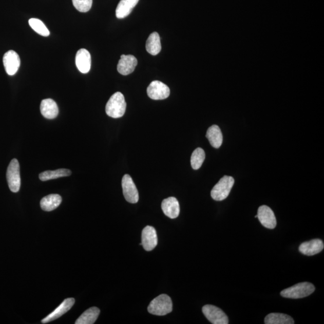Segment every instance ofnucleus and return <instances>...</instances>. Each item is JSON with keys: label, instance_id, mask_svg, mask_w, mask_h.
Wrapping results in <instances>:
<instances>
[{"label": "nucleus", "instance_id": "nucleus-5", "mask_svg": "<svg viewBox=\"0 0 324 324\" xmlns=\"http://www.w3.org/2000/svg\"><path fill=\"white\" fill-rule=\"evenodd\" d=\"M10 190L13 193L18 192L21 187L20 166L18 160L13 159L8 166L6 174Z\"/></svg>", "mask_w": 324, "mask_h": 324}, {"label": "nucleus", "instance_id": "nucleus-3", "mask_svg": "<svg viewBox=\"0 0 324 324\" xmlns=\"http://www.w3.org/2000/svg\"><path fill=\"white\" fill-rule=\"evenodd\" d=\"M315 290V288L312 283L302 282L287 288L281 292L280 294L284 298L298 299L309 296Z\"/></svg>", "mask_w": 324, "mask_h": 324}, {"label": "nucleus", "instance_id": "nucleus-10", "mask_svg": "<svg viewBox=\"0 0 324 324\" xmlns=\"http://www.w3.org/2000/svg\"><path fill=\"white\" fill-rule=\"evenodd\" d=\"M3 60L6 73L10 76L15 74L21 65V60L18 54L13 50H10L3 56Z\"/></svg>", "mask_w": 324, "mask_h": 324}, {"label": "nucleus", "instance_id": "nucleus-28", "mask_svg": "<svg viewBox=\"0 0 324 324\" xmlns=\"http://www.w3.org/2000/svg\"><path fill=\"white\" fill-rule=\"evenodd\" d=\"M255 218H258L257 215L255 216Z\"/></svg>", "mask_w": 324, "mask_h": 324}, {"label": "nucleus", "instance_id": "nucleus-19", "mask_svg": "<svg viewBox=\"0 0 324 324\" xmlns=\"http://www.w3.org/2000/svg\"><path fill=\"white\" fill-rule=\"evenodd\" d=\"M206 137L214 148H219L222 144L223 135L218 126L213 125L209 127L206 131Z\"/></svg>", "mask_w": 324, "mask_h": 324}, {"label": "nucleus", "instance_id": "nucleus-23", "mask_svg": "<svg viewBox=\"0 0 324 324\" xmlns=\"http://www.w3.org/2000/svg\"><path fill=\"white\" fill-rule=\"evenodd\" d=\"M100 310L96 307H92L85 311L76 320V324L94 323L100 315Z\"/></svg>", "mask_w": 324, "mask_h": 324}, {"label": "nucleus", "instance_id": "nucleus-12", "mask_svg": "<svg viewBox=\"0 0 324 324\" xmlns=\"http://www.w3.org/2000/svg\"><path fill=\"white\" fill-rule=\"evenodd\" d=\"M74 302H75V300H74L73 298L66 299L58 308L55 309L54 311L50 313L47 316H46L44 319H43L42 322L46 323L60 318L73 307Z\"/></svg>", "mask_w": 324, "mask_h": 324}, {"label": "nucleus", "instance_id": "nucleus-16", "mask_svg": "<svg viewBox=\"0 0 324 324\" xmlns=\"http://www.w3.org/2000/svg\"><path fill=\"white\" fill-rule=\"evenodd\" d=\"M323 247V243L321 240L314 239L302 243L299 247V251L304 255L313 256L322 252Z\"/></svg>", "mask_w": 324, "mask_h": 324}, {"label": "nucleus", "instance_id": "nucleus-18", "mask_svg": "<svg viewBox=\"0 0 324 324\" xmlns=\"http://www.w3.org/2000/svg\"><path fill=\"white\" fill-rule=\"evenodd\" d=\"M140 0H121L116 9L117 18L123 19L130 15Z\"/></svg>", "mask_w": 324, "mask_h": 324}, {"label": "nucleus", "instance_id": "nucleus-15", "mask_svg": "<svg viewBox=\"0 0 324 324\" xmlns=\"http://www.w3.org/2000/svg\"><path fill=\"white\" fill-rule=\"evenodd\" d=\"M162 209L165 215L170 219H176L180 215L179 202L174 197L164 199L162 202Z\"/></svg>", "mask_w": 324, "mask_h": 324}, {"label": "nucleus", "instance_id": "nucleus-6", "mask_svg": "<svg viewBox=\"0 0 324 324\" xmlns=\"http://www.w3.org/2000/svg\"><path fill=\"white\" fill-rule=\"evenodd\" d=\"M202 312L210 322L213 324H227L229 319L222 309L213 305H205Z\"/></svg>", "mask_w": 324, "mask_h": 324}, {"label": "nucleus", "instance_id": "nucleus-17", "mask_svg": "<svg viewBox=\"0 0 324 324\" xmlns=\"http://www.w3.org/2000/svg\"><path fill=\"white\" fill-rule=\"evenodd\" d=\"M41 112L45 118L54 119L59 115V107L53 100L51 99H44L41 102Z\"/></svg>", "mask_w": 324, "mask_h": 324}, {"label": "nucleus", "instance_id": "nucleus-7", "mask_svg": "<svg viewBox=\"0 0 324 324\" xmlns=\"http://www.w3.org/2000/svg\"><path fill=\"white\" fill-rule=\"evenodd\" d=\"M122 188L126 200L131 204H136L139 201L138 190L132 179L128 174L123 177Z\"/></svg>", "mask_w": 324, "mask_h": 324}, {"label": "nucleus", "instance_id": "nucleus-22", "mask_svg": "<svg viewBox=\"0 0 324 324\" xmlns=\"http://www.w3.org/2000/svg\"><path fill=\"white\" fill-rule=\"evenodd\" d=\"M265 324H294V320L291 316L283 313H272L265 317Z\"/></svg>", "mask_w": 324, "mask_h": 324}, {"label": "nucleus", "instance_id": "nucleus-2", "mask_svg": "<svg viewBox=\"0 0 324 324\" xmlns=\"http://www.w3.org/2000/svg\"><path fill=\"white\" fill-rule=\"evenodd\" d=\"M148 311L152 315L165 316L173 311V302L168 295L162 294L151 301Z\"/></svg>", "mask_w": 324, "mask_h": 324}, {"label": "nucleus", "instance_id": "nucleus-11", "mask_svg": "<svg viewBox=\"0 0 324 324\" xmlns=\"http://www.w3.org/2000/svg\"><path fill=\"white\" fill-rule=\"evenodd\" d=\"M158 239L156 231L154 227L147 226L142 230V245L145 251H151L158 245Z\"/></svg>", "mask_w": 324, "mask_h": 324}, {"label": "nucleus", "instance_id": "nucleus-9", "mask_svg": "<svg viewBox=\"0 0 324 324\" xmlns=\"http://www.w3.org/2000/svg\"><path fill=\"white\" fill-rule=\"evenodd\" d=\"M258 219L263 226L266 228L275 229L277 225V220L273 210L266 205L259 206L258 210Z\"/></svg>", "mask_w": 324, "mask_h": 324}, {"label": "nucleus", "instance_id": "nucleus-25", "mask_svg": "<svg viewBox=\"0 0 324 324\" xmlns=\"http://www.w3.org/2000/svg\"><path fill=\"white\" fill-rule=\"evenodd\" d=\"M205 159V153L204 149L201 148L196 149L191 156L190 162L192 168L195 170L200 168Z\"/></svg>", "mask_w": 324, "mask_h": 324}, {"label": "nucleus", "instance_id": "nucleus-24", "mask_svg": "<svg viewBox=\"0 0 324 324\" xmlns=\"http://www.w3.org/2000/svg\"><path fill=\"white\" fill-rule=\"evenodd\" d=\"M72 172L69 169H59L55 170H46L39 174V179L42 181L56 179L59 178L68 177Z\"/></svg>", "mask_w": 324, "mask_h": 324}, {"label": "nucleus", "instance_id": "nucleus-14", "mask_svg": "<svg viewBox=\"0 0 324 324\" xmlns=\"http://www.w3.org/2000/svg\"><path fill=\"white\" fill-rule=\"evenodd\" d=\"M76 66L82 73H87L90 70L91 58L87 49H81L76 54Z\"/></svg>", "mask_w": 324, "mask_h": 324}, {"label": "nucleus", "instance_id": "nucleus-21", "mask_svg": "<svg viewBox=\"0 0 324 324\" xmlns=\"http://www.w3.org/2000/svg\"><path fill=\"white\" fill-rule=\"evenodd\" d=\"M162 46L160 43L159 34L157 32L149 35L146 42V49L151 55H156L161 51Z\"/></svg>", "mask_w": 324, "mask_h": 324}, {"label": "nucleus", "instance_id": "nucleus-1", "mask_svg": "<svg viewBox=\"0 0 324 324\" xmlns=\"http://www.w3.org/2000/svg\"><path fill=\"white\" fill-rule=\"evenodd\" d=\"M126 102L122 92H117L109 99L106 105V115L113 119L122 117L125 113Z\"/></svg>", "mask_w": 324, "mask_h": 324}, {"label": "nucleus", "instance_id": "nucleus-13", "mask_svg": "<svg viewBox=\"0 0 324 324\" xmlns=\"http://www.w3.org/2000/svg\"><path fill=\"white\" fill-rule=\"evenodd\" d=\"M138 65V60L131 55H122L119 60L117 70L123 75H128L132 72Z\"/></svg>", "mask_w": 324, "mask_h": 324}, {"label": "nucleus", "instance_id": "nucleus-26", "mask_svg": "<svg viewBox=\"0 0 324 324\" xmlns=\"http://www.w3.org/2000/svg\"><path fill=\"white\" fill-rule=\"evenodd\" d=\"M32 29L42 36L47 37L50 34V32L42 21L36 18H31L28 21Z\"/></svg>", "mask_w": 324, "mask_h": 324}, {"label": "nucleus", "instance_id": "nucleus-20", "mask_svg": "<svg viewBox=\"0 0 324 324\" xmlns=\"http://www.w3.org/2000/svg\"><path fill=\"white\" fill-rule=\"evenodd\" d=\"M62 198L58 194H51L43 198L41 201V206L45 212H51L61 204Z\"/></svg>", "mask_w": 324, "mask_h": 324}, {"label": "nucleus", "instance_id": "nucleus-27", "mask_svg": "<svg viewBox=\"0 0 324 324\" xmlns=\"http://www.w3.org/2000/svg\"><path fill=\"white\" fill-rule=\"evenodd\" d=\"M72 3L78 11L85 13L91 9L92 0H72Z\"/></svg>", "mask_w": 324, "mask_h": 324}, {"label": "nucleus", "instance_id": "nucleus-4", "mask_svg": "<svg viewBox=\"0 0 324 324\" xmlns=\"http://www.w3.org/2000/svg\"><path fill=\"white\" fill-rule=\"evenodd\" d=\"M234 178L225 176L213 188L211 196L214 200L221 201L228 197L234 184Z\"/></svg>", "mask_w": 324, "mask_h": 324}, {"label": "nucleus", "instance_id": "nucleus-8", "mask_svg": "<svg viewBox=\"0 0 324 324\" xmlns=\"http://www.w3.org/2000/svg\"><path fill=\"white\" fill-rule=\"evenodd\" d=\"M147 94L153 100H163L170 94L169 88L159 81H153L147 88Z\"/></svg>", "mask_w": 324, "mask_h": 324}]
</instances>
